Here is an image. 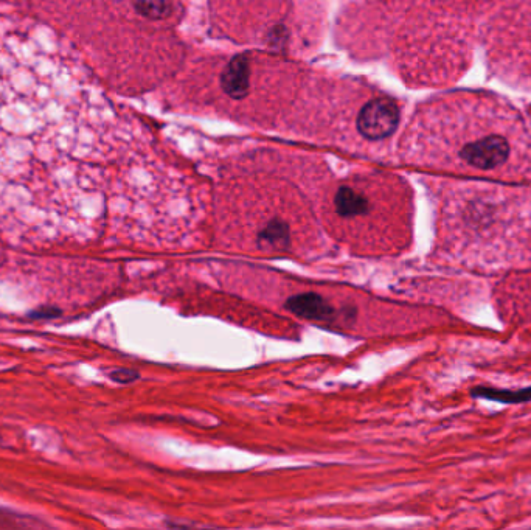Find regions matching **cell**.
Listing matches in <instances>:
<instances>
[{
    "label": "cell",
    "mask_w": 531,
    "mask_h": 530,
    "mask_svg": "<svg viewBox=\"0 0 531 530\" xmlns=\"http://www.w3.org/2000/svg\"><path fill=\"white\" fill-rule=\"evenodd\" d=\"M400 122V108L390 98H375L362 108L358 130L365 139H386Z\"/></svg>",
    "instance_id": "1"
},
{
    "label": "cell",
    "mask_w": 531,
    "mask_h": 530,
    "mask_svg": "<svg viewBox=\"0 0 531 530\" xmlns=\"http://www.w3.org/2000/svg\"><path fill=\"white\" fill-rule=\"evenodd\" d=\"M286 308L299 318L308 321L322 322V324H333L342 319H353L356 316L354 308H344L341 313H337L336 308L316 293L297 294L286 300Z\"/></svg>",
    "instance_id": "2"
},
{
    "label": "cell",
    "mask_w": 531,
    "mask_h": 530,
    "mask_svg": "<svg viewBox=\"0 0 531 530\" xmlns=\"http://www.w3.org/2000/svg\"><path fill=\"white\" fill-rule=\"evenodd\" d=\"M334 207H336L337 215L342 218L364 217L370 210L367 196L351 185H344L337 190L334 196Z\"/></svg>",
    "instance_id": "3"
},
{
    "label": "cell",
    "mask_w": 531,
    "mask_h": 530,
    "mask_svg": "<svg viewBox=\"0 0 531 530\" xmlns=\"http://www.w3.org/2000/svg\"><path fill=\"white\" fill-rule=\"evenodd\" d=\"M472 398L496 401L500 405H524L531 401V386L524 389H499L490 386H476L469 391Z\"/></svg>",
    "instance_id": "4"
},
{
    "label": "cell",
    "mask_w": 531,
    "mask_h": 530,
    "mask_svg": "<svg viewBox=\"0 0 531 530\" xmlns=\"http://www.w3.org/2000/svg\"><path fill=\"white\" fill-rule=\"evenodd\" d=\"M260 240L264 245L277 246V248H283V246L289 243V231L288 226L280 221H274L264 229L263 234L260 235Z\"/></svg>",
    "instance_id": "5"
},
{
    "label": "cell",
    "mask_w": 531,
    "mask_h": 530,
    "mask_svg": "<svg viewBox=\"0 0 531 530\" xmlns=\"http://www.w3.org/2000/svg\"><path fill=\"white\" fill-rule=\"evenodd\" d=\"M109 377H111V380H114L115 383L128 384L132 383V381H136L137 378H139V374H137L136 370L117 369L114 370V372H111Z\"/></svg>",
    "instance_id": "6"
}]
</instances>
